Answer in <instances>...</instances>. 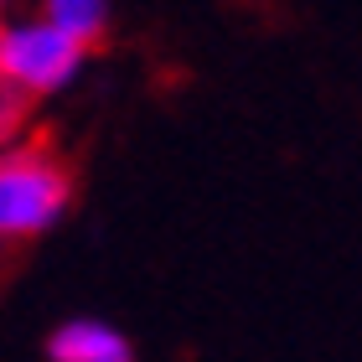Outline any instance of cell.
Listing matches in <instances>:
<instances>
[{
  "label": "cell",
  "mask_w": 362,
  "mask_h": 362,
  "mask_svg": "<svg viewBox=\"0 0 362 362\" xmlns=\"http://www.w3.org/2000/svg\"><path fill=\"white\" fill-rule=\"evenodd\" d=\"M42 16H47L57 31H68L73 42L93 47V42L109 31L114 6H109V0H42Z\"/></svg>",
  "instance_id": "obj_4"
},
{
  "label": "cell",
  "mask_w": 362,
  "mask_h": 362,
  "mask_svg": "<svg viewBox=\"0 0 362 362\" xmlns=\"http://www.w3.org/2000/svg\"><path fill=\"white\" fill-rule=\"evenodd\" d=\"M0 21H6V16H0Z\"/></svg>",
  "instance_id": "obj_6"
},
{
  "label": "cell",
  "mask_w": 362,
  "mask_h": 362,
  "mask_svg": "<svg viewBox=\"0 0 362 362\" xmlns=\"http://www.w3.org/2000/svg\"><path fill=\"white\" fill-rule=\"evenodd\" d=\"M47 362H135V347H129L124 332H114L109 321L78 316V321H62L52 332Z\"/></svg>",
  "instance_id": "obj_3"
},
{
  "label": "cell",
  "mask_w": 362,
  "mask_h": 362,
  "mask_svg": "<svg viewBox=\"0 0 362 362\" xmlns=\"http://www.w3.org/2000/svg\"><path fill=\"white\" fill-rule=\"evenodd\" d=\"M73 207V176L57 156L37 145L0 151V238H42L68 218Z\"/></svg>",
  "instance_id": "obj_1"
},
{
  "label": "cell",
  "mask_w": 362,
  "mask_h": 362,
  "mask_svg": "<svg viewBox=\"0 0 362 362\" xmlns=\"http://www.w3.org/2000/svg\"><path fill=\"white\" fill-rule=\"evenodd\" d=\"M88 47L57 31L47 16H21L0 21V83H11L21 98H47L62 93L83 73Z\"/></svg>",
  "instance_id": "obj_2"
},
{
  "label": "cell",
  "mask_w": 362,
  "mask_h": 362,
  "mask_svg": "<svg viewBox=\"0 0 362 362\" xmlns=\"http://www.w3.org/2000/svg\"><path fill=\"white\" fill-rule=\"evenodd\" d=\"M6 6H16V0H0V11H6Z\"/></svg>",
  "instance_id": "obj_5"
}]
</instances>
